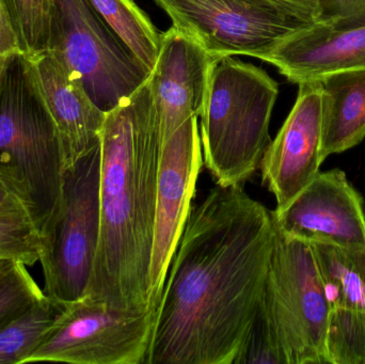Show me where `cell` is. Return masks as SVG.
<instances>
[{"mask_svg":"<svg viewBox=\"0 0 365 364\" xmlns=\"http://www.w3.org/2000/svg\"><path fill=\"white\" fill-rule=\"evenodd\" d=\"M272 212L242 185L216 184L191 207L145 364H236L274 248Z\"/></svg>","mask_w":365,"mask_h":364,"instance_id":"obj_1","label":"cell"},{"mask_svg":"<svg viewBox=\"0 0 365 364\" xmlns=\"http://www.w3.org/2000/svg\"><path fill=\"white\" fill-rule=\"evenodd\" d=\"M160 154V115L147 79L106 113L101 132L100 241L86 295L122 311L154 310L149 269Z\"/></svg>","mask_w":365,"mask_h":364,"instance_id":"obj_2","label":"cell"},{"mask_svg":"<svg viewBox=\"0 0 365 364\" xmlns=\"http://www.w3.org/2000/svg\"><path fill=\"white\" fill-rule=\"evenodd\" d=\"M64 170L61 138L34 58L13 51L0 66V179L44 239L59 207Z\"/></svg>","mask_w":365,"mask_h":364,"instance_id":"obj_3","label":"cell"},{"mask_svg":"<svg viewBox=\"0 0 365 364\" xmlns=\"http://www.w3.org/2000/svg\"><path fill=\"white\" fill-rule=\"evenodd\" d=\"M279 88L265 71L233 57L215 59L202 108L203 164L216 184L242 185L269 147Z\"/></svg>","mask_w":365,"mask_h":364,"instance_id":"obj_4","label":"cell"},{"mask_svg":"<svg viewBox=\"0 0 365 364\" xmlns=\"http://www.w3.org/2000/svg\"><path fill=\"white\" fill-rule=\"evenodd\" d=\"M173 28L214 59L263 60L281 41L317 23L314 0H155Z\"/></svg>","mask_w":365,"mask_h":364,"instance_id":"obj_5","label":"cell"},{"mask_svg":"<svg viewBox=\"0 0 365 364\" xmlns=\"http://www.w3.org/2000/svg\"><path fill=\"white\" fill-rule=\"evenodd\" d=\"M274 230L259 306L285 364H327L329 305L312 244Z\"/></svg>","mask_w":365,"mask_h":364,"instance_id":"obj_6","label":"cell"},{"mask_svg":"<svg viewBox=\"0 0 365 364\" xmlns=\"http://www.w3.org/2000/svg\"><path fill=\"white\" fill-rule=\"evenodd\" d=\"M48 51L106 113L149 77L90 0H51Z\"/></svg>","mask_w":365,"mask_h":364,"instance_id":"obj_7","label":"cell"},{"mask_svg":"<svg viewBox=\"0 0 365 364\" xmlns=\"http://www.w3.org/2000/svg\"><path fill=\"white\" fill-rule=\"evenodd\" d=\"M101 143L66 167L40 261L45 296L59 305L87 293L101 231Z\"/></svg>","mask_w":365,"mask_h":364,"instance_id":"obj_8","label":"cell"},{"mask_svg":"<svg viewBox=\"0 0 365 364\" xmlns=\"http://www.w3.org/2000/svg\"><path fill=\"white\" fill-rule=\"evenodd\" d=\"M156 314L122 311L86 295L63 305L24 364H145Z\"/></svg>","mask_w":365,"mask_h":364,"instance_id":"obj_9","label":"cell"},{"mask_svg":"<svg viewBox=\"0 0 365 364\" xmlns=\"http://www.w3.org/2000/svg\"><path fill=\"white\" fill-rule=\"evenodd\" d=\"M203 165L199 118L193 117L175 130L163 145L160 154L149 269L150 308L156 311Z\"/></svg>","mask_w":365,"mask_h":364,"instance_id":"obj_10","label":"cell"},{"mask_svg":"<svg viewBox=\"0 0 365 364\" xmlns=\"http://www.w3.org/2000/svg\"><path fill=\"white\" fill-rule=\"evenodd\" d=\"M274 228L292 239L346 249H365L364 201L340 169L319 175L281 211Z\"/></svg>","mask_w":365,"mask_h":364,"instance_id":"obj_11","label":"cell"},{"mask_svg":"<svg viewBox=\"0 0 365 364\" xmlns=\"http://www.w3.org/2000/svg\"><path fill=\"white\" fill-rule=\"evenodd\" d=\"M298 85L295 104L259 165L263 183L276 199L274 211L287 207L325 162L321 83Z\"/></svg>","mask_w":365,"mask_h":364,"instance_id":"obj_12","label":"cell"},{"mask_svg":"<svg viewBox=\"0 0 365 364\" xmlns=\"http://www.w3.org/2000/svg\"><path fill=\"white\" fill-rule=\"evenodd\" d=\"M329 305L327 364H365V249L312 244Z\"/></svg>","mask_w":365,"mask_h":364,"instance_id":"obj_13","label":"cell"},{"mask_svg":"<svg viewBox=\"0 0 365 364\" xmlns=\"http://www.w3.org/2000/svg\"><path fill=\"white\" fill-rule=\"evenodd\" d=\"M214 58L192 38L171 27L148 80L160 115L162 147L187 120L200 117Z\"/></svg>","mask_w":365,"mask_h":364,"instance_id":"obj_14","label":"cell"},{"mask_svg":"<svg viewBox=\"0 0 365 364\" xmlns=\"http://www.w3.org/2000/svg\"><path fill=\"white\" fill-rule=\"evenodd\" d=\"M262 61L276 66L297 85L338 73L365 70V25L313 24L281 41Z\"/></svg>","mask_w":365,"mask_h":364,"instance_id":"obj_15","label":"cell"},{"mask_svg":"<svg viewBox=\"0 0 365 364\" xmlns=\"http://www.w3.org/2000/svg\"><path fill=\"white\" fill-rule=\"evenodd\" d=\"M51 115L59 130L66 167L101 143L106 113L53 53L34 58Z\"/></svg>","mask_w":365,"mask_h":364,"instance_id":"obj_16","label":"cell"},{"mask_svg":"<svg viewBox=\"0 0 365 364\" xmlns=\"http://www.w3.org/2000/svg\"><path fill=\"white\" fill-rule=\"evenodd\" d=\"M323 105V156L353 149L365 138V70L319 80Z\"/></svg>","mask_w":365,"mask_h":364,"instance_id":"obj_17","label":"cell"},{"mask_svg":"<svg viewBox=\"0 0 365 364\" xmlns=\"http://www.w3.org/2000/svg\"><path fill=\"white\" fill-rule=\"evenodd\" d=\"M90 1L150 75L160 53L162 33L149 16L134 0Z\"/></svg>","mask_w":365,"mask_h":364,"instance_id":"obj_18","label":"cell"},{"mask_svg":"<svg viewBox=\"0 0 365 364\" xmlns=\"http://www.w3.org/2000/svg\"><path fill=\"white\" fill-rule=\"evenodd\" d=\"M63 305L44 296L0 327V364H24L36 350Z\"/></svg>","mask_w":365,"mask_h":364,"instance_id":"obj_19","label":"cell"},{"mask_svg":"<svg viewBox=\"0 0 365 364\" xmlns=\"http://www.w3.org/2000/svg\"><path fill=\"white\" fill-rule=\"evenodd\" d=\"M44 247V237L19 199L0 207V260L34 266L40 261Z\"/></svg>","mask_w":365,"mask_h":364,"instance_id":"obj_20","label":"cell"},{"mask_svg":"<svg viewBox=\"0 0 365 364\" xmlns=\"http://www.w3.org/2000/svg\"><path fill=\"white\" fill-rule=\"evenodd\" d=\"M19 51L31 58L48 51L51 0H1Z\"/></svg>","mask_w":365,"mask_h":364,"instance_id":"obj_21","label":"cell"},{"mask_svg":"<svg viewBox=\"0 0 365 364\" xmlns=\"http://www.w3.org/2000/svg\"><path fill=\"white\" fill-rule=\"evenodd\" d=\"M27 265L13 262L0 274V327L45 296Z\"/></svg>","mask_w":365,"mask_h":364,"instance_id":"obj_22","label":"cell"},{"mask_svg":"<svg viewBox=\"0 0 365 364\" xmlns=\"http://www.w3.org/2000/svg\"><path fill=\"white\" fill-rule=\"evenodd\" d=\"M317 23L334 27L365 25V0H314Z\"/></svg>","mask_w":365,"mask_h":364,"instance_id":"obj_23","label":"cell"},{"mask_svg":"<svg viewBox=\"0 0 365 364\" xmlns=\"http://www.w3.org/2000/svg\"><path fill=\"white\" fill-rule=\"evenodd\" d=\"M16 51H19V43L0 0V66L6 56Z\"/></svg>","mask_w":365,"mask_h":364,"instance_id":"obj_24","label":"cell"},{"mask_svg":"<svg viewBox=\"0 0 365 364\" xmlns=\"http://www.w3.org/2000/svg\"><path fill=\"white\" fill-rule=\"evenodd\" d=\"M17 198L6 183L0 179V207L12 199Z\"/></svg>","mask_w":365,"mask_h":364,"instance_id":"obj_25","label":"cell"},{"mask_svg":"<svg viewBox=\"0 0 365 364\" xmlns=\"http://www.w3.org/2000/svg\"><path fill=\"white\" fill-rule=\"evenodd\" d=\"M13 261L8 260H0V274L9 266V265L12 264Z\"/></svg>","mask_w":365,"mask_h":364,"instance_id":"obj_26","label":"cell"}]
</instances>
